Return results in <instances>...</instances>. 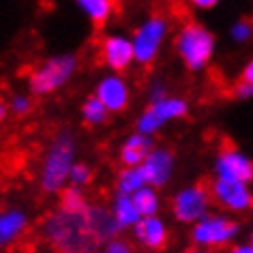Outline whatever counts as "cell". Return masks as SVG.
I'll return each instance as SVG.
<instances>
[{
  "label": "cell",
  "mask_w": 253,
  "mask_h": 253,
  "mask_svg": "<svg viewBox=\"0 0 253 253\" xmlns=\"http://www.w3.org/2000/svg\"><path fill=\"white\" fill-rule=\"evenodd\" d=\"M41 234L56 253H97L101 247L90 230L86 212H67L56 208L43 219Z\"/></svg>",
  "instance_id": "1"
},
{
  "label": "cell",
  "mask_w": 253,
  "mask_h": 253,
  "mask_svg": "<svg viewBox=\"0 0 253 253\" xmlns=\"http://www.w3.org/2000/svg\"><path fill=\"white\" fill-rule=\"evenodd\" d=\"M78 161V137L71 129L56 131L39 166V187L47 195H60L69 187V174Z\"/></svg>",
  "instance_id": "2"
},
{
  "label": "cell",
  "mask_w": 253,
  "mask_h": 253,
  "mask_svg": "<svg viewBox=\"0 0 253 253\" xmlns=\"http://www.w3.org/2000/svg\"><path fill=\"white\" fill-rule=\"evenodd\" d=\"M174 52L187 71L200 73L211 65L217 52V37L200 22H187L174 37Z\"/></svg>",
  "instance_id": "3"
},
{
  "label": "cell",
  "mask_w": 253,
  "mask_h": 253,
  "mask_svg": "<svg viewBox=\"0 0 253 253\" xmlns=\"http://www.w3.org/2000/svg\"><path fill=\"white\" fill-rule=\"evenodd\" d=\"M243 225L236 217L221 211L208 212L204 219H200L195 225L189 227V240L191 247L204 251H227L234 243H238Z\"/></svg>",
  "instance_id": "4"
},
{
  "label": "cell",
  "mask_w": 253,
  "mask_h": 253,
  "mask_svg": "<svg viewBox=\"0 0 253 253\" xmlns=\"http://www.w3.org/2000/svg\"><path fill=\"white\" fill-rule=\"evenodd\" d=\"M80 60L75 54H56L39 62L28 73V90L33 97H49L62 90L78 73Z\"/></svg>",
  "instance_id": "5"
},
{
  "label": "cell",
  "mask_w": 253,
  "mask_h": 253,
  "mask_svg": "<svg viewBox=\"0 0 253 253\" xmlns=\"http://www.w3.org/2000/svg\"><path fill=\"white\" fill-rule=\"evenodd\" d=\"M169 212L176 223L189 227L195 225L208 212H212V195L208 185L191 182V185L180 187L169 200Z\"/></svg>",
  "instance_id": "6"
},
{
  "label": "cell",
  "mask_w": 253,
  "mask_h": 253,
  "mask_svg": "<svg viewBox=\"0 0 253 253\" xmlns=\"http://www.w3.org/2000/svg\"><path fill=\"white\" fill-rule=\"evenodd\" d=\"M169 35V20L166 15H150L146 17L140 26L133 30L131 41H133L135 62L142 67H148L159 58L163 45Z\"/></svg>",
  "instance_id": "7"
},
{
  "label": "cell",
  "mask_w": 253,
  "mask_h": 253,
  "mask_svg": "<svg viewBox=\"0 0 253 253\" xmlns=\"http://www.w3.org/2000/svg\"><path fill=\"white\" fill-rule=\"evenodd\" d=\"M187 114H189V101L185 97H178V94H169V97L148 103L144 107L135 120V131L142 135L155 137L169 123L185 118Z\"/></svg>",
  "instance_id": "8"
},
{
  "label": "cell",
  "mask_w": 253,
  "mask_h": 253,
  "mask_svg": "<svg viewBox=\"0 0 253 253\" xmlns=\"http://www.w3.org/2000/svg\"><path fill=\"white\" fill-rule=\"evenodd\" d=\"M208 189H211V195H212V204L217 206L221 212H227V214H232V217H236V214H247L253 211L251 185L212 178Z\"/></svg>",
  "instance_id": "9"
},
{
  "label": "cell",
  "mask_w": 253,
  "mask_h": 253,
  "mask_svg": "<svg viewBox=\"0 0 253 253\" xmlns=\"http://www.w3.org/2000/svg\"><path fill=\"white\" fill-rule=\"evenodd\" d=\"M212 178L253 185V159L236 146L221 148L212 161Z\"/></svg>",
  "instance_id": "10"
},
{
  "label": "cell",
  "mask_w": 253,
  "mask_h": 253,
  "mask_svg": "<svg viewBox=\"0 0 253 253\" xmlns=\"http://www.w3.org/2000/svg\"><path fill=\"white\" fill-rule=\"evenodd\" d=\"M99 58L110 73H125L135 62L133 41L123 33H110L99 43Z\"/></svg>",
  "instance_id": "11"
},
{
  "label": "cell",
  "mask_w": 253,
  "mask_h": 253,
  "mask_svg": "<svg viewBox=\"0 0 253 253\" xmlns=\"http://www.w3.org/2000/svg\"><path fill=\"white\" fill-rule=\"evenodd\" d=\"M94 97L110 114H120L131 105V84L123 73H105L94 86Z\"/></svg>",
  "instance_id": "12"
},
{
  "label": "cell",
  "mask_w": 253,
  "mask_h": 253,
  "mask_svg": "<svg viewBox=\"0 0 253 253\" xmlns=\"http://www.w3.org/2000/svg\"><path fill=\"white\" fill-rule=\"evenodd\" d=\"M140 168L144 172V178H146V185L155 187V189H163L174 178L176 155L166 146H155Z\"/></svg>",
  "instance_id": "13"
},
{
  "label": "cell",
  "mask_w": 253,
  "mask_h": 253,
  "mask_svg": "<svg viewBox=\"0 0 253 253\" xmlns=\"http://www.w3.org/2000/svg\"><path fill=\"white\" fill-rule=\"evenodd\" d=\"M133 240L146 251H163L169 243V225L168 221L157 214V217H142L133 230Z\"/></svg>",
  "instance_id": "14"
},
{
  "label": "cell",
  "mask_w": 253,
  "mask_h": 253,
  "mask_svg": "<svg viewBox=\"0 0 253 253\" xmlns=\"http://www.w3.org/2000/svg\"><path fill=\"white\" fill-rule=\"evenodd\" d=\"M30 227L28 212L20 206L0 208V249L17 245Z\"/></svg>",
  "instance_id": "15"
},
{
  "label": "cell",
  "mask_w": 253,
  "mask_h": 253,
  "mask_svg": "<svg viewBox=\"0 0 253 253\" xmlns=\"http://www.w3.org/2000/svg\"><path fill=\"white\" fill-rule=\"evenodd\" d=\"M157 146L153 137L142 135V133H131L126 135L118 146V161L123 168H140L146 157L150 155V150Z\"/></svg>",
  "instance_id": "16"
},
{
  "label": "cell",
  "mask_w": 253,
  "mask_h": 253,
  "mask_svg": "<svg viewBox=\"0 0 253 253\" xmlns=\"http://www.w3.org/2000/svg\"><path fill=\"white\" fill-rule=\"evenodd\" d=\"M86 219L90 223V230L94 232V236L99 238V243L103 245L112 238H118L120 236V225L116 223L114 214L110 211V206H103V204H90L86 211Z\"/></svg>",
  "instance_id": "17"
},
{
  "label": "cell",
  "mask_w": 253,
  "mask_h": 253,
  "mask_svg": "<svg viewBox=\"0 0 253 253\" xmlns=\"http://www.w3.org/2000/svg\"><path fill=\"white\" fill-rule=\"evenodd\" d=\"M110 211L116 219V223L120 225V230H133V227L140 223L142 214L137 211L135 202L131 195H123V193H114V198L110 202Z\"/></svg>",
  "instance_id": "18"
},
{
  "label": "cell",
  "mask_w": 253,
  "mask_h": 253,
  "mask_svg": "<svg viewBox=\"0 0 253 253\" xmlns=\"http://www.w3.org/2000/svg\"><path fill=\"white\" fill-rule=\"evenodd\" d=\"M73 2L80 9V13L94 26H105L116 9L114 0H73Z\"/></svg>",
  "instance_id": "19"
},
{
  "label": "cell",
  "mask_w": 253,
  "mask_h": 253,
  "mask_svg": "<svg viewBox=\"0 0 253 253\" xmlns=\"http://www.w3.org/2000/svg\"><path fill=\"white\" fill-rule=\"evenodd\" d=\"M131 198H133V202H135V206H137V211H140L142 217H157V214L161 212L163 202H161L159 189L146 185V187H142L135 195H131Z\"/></svg>",
  "instance_id": "20"
},
{
  "label": "cell",
  "mask_w": 253,
  "mask_h": 253,
  "mask_svg": "<svg viewBox=\"0 0 253 253\" xmlns=\"http://www.w3.org/2000/svg\"><path fill=\"white\" fill-rule=\"evenodd\" d=\"M142 187H146L142 168H123L116 176V193L135 195Z\"/></svg>",
  "instance_id": "21"
},
{
  "label": "cell",
  "mask_w": 253,
  "mask_h": 253,
  "mask_svg": "<svg viewBox=\"0 0 253 253\" xmlns=\"http://www.w3.org/2000/svg\"><path fill=\"white\" fill-rule=\"evenodd\" d=\"M80 114H82L84 125H88V126H103L112 116V114L107 112V107L101 103L94 94L84 99V103H82V107H80Z\"/></svg>",
  "instance_id": "22"
},
{
  "label": "cell",
  "mask_w": 253,
  "mask_h": 253,
  "mask_svg": "<svg viewBox=\"0 0 253 253\" xmlns=\"http://www.w3.org/2000/svg\"><path fill=\"white\" fill-rule=\"evenodd\" d=\"M90 202L86 198V191L80 187H71L69 185L67 189H62L58 195V208L67 212H86Z\"/></svg>",
  "instance_id": "23"
},
{
  "label": "cell",
  "mask_w": 253,
  "mask_h": 253,
  "mask_svg": "<svg viewBox=\"0 0 253 253\" xmlns=\"http://www.w3.org/2000/svg\"><path fill=\"white\" fill-rule=\"evenodd\" d=\"M92 180V168L90 163L86 161H75V166L69 174V185L71 187H80V189H86Z\"/></svg>",
  "instance_id": "24"
},
{
  "label": "cell",
  "mask_w": 253,
  "mask_h": 253,
  "mask_svg": "<svg viewBox=\"0 0 253 253\" xmlns=\"http://www.w3.org/2000/svg\"><path fill=\"white\" fill-rule=\"evenodd\" d=\"M230 39L238 45H245L253 39V22L251 20H236L230 26Z\"/></svg>",
  "instance_id": "25"
},
{
  "label": "cell",
  "mask_w": 253,
  "mask_h": 253,
  "mask_svg": "<svg viewBox=\"0 0 253 253\" xmlns=\"http://www.w3.org/2000/svg\"><path fill=\"white\" fill-rule=\"evenodd\" d=\"M35 107V101H33V94H24V92H15L13 97L9 99V110L11 114L15 116H28Z\"/></svg>",
  "instance_id": "26"
},
{
  "label": "cell",
  "mask_w": 253,
  "mask_h": 253,
  "mask_svg": "<svg viewBox=\"0 0 253 253\" xmlns=\"http://www.w3.org/2000/svg\"><path fill=\"white\" fill-rule=\"evenodd\" d=\"M97 253H133V247H131L129 240L118 236V238H112V240H107V243H103Z\"/></svg>",
  "instance_id": "27"
},
{
  "label": "cell",
  "mask_w": 253,
  "mask_h": 253,
  "mask_svg": "<svg viewBox=\"0 0 253 253\" xmlns=\"http://www.w3.org/2000/svg\"><path fill=\"white\" fill-rule=\"evenodd\" d=\"M166 97H169L166 84H163L161 80L150 82V86H148V103H155V101H161V99H166Z\"/></svg>",
  "instance_id": "28"
},
{
  "label": "cell",
  "mask_w": 253,
  "mask_h": 253,
  "mask_svg": "<svg viewBox=\"0 0 253 253\" xmlns=\"http://www.w3.org/2000/svg\"><path fill=\"white\" fill-rule=\"evenodd\" d=\"M232 94L238 101H249V99H253V86L247 84V82H243V80H238L232 88Z\"/></svg>",
  "instance_id": "29"
},
{
  "label": "cell",
  "mask_w": 253,
  "mask_h": 253,
  "mask_svg": "<svg viewBox=\"0 0 253 253\" xmlns=\"http://www.w3.org/2000/svg\"><path fill=\"white\" fill-rule=\"evenodd\" d=\"M187 2L191 4L193 9H198V11H211V9L217 7L221 0H187Z\"/></svg>",
  "instance_id": "30"
},
{
  "label": "cell",
  "mask_w": 253,
  "mask_h": 253,
  "mask_svg": "<svg viewBox=\"0 0 253 253\" xmlns=\"http://www.w3.org/2000/svg\"><path fill=\"white\" fill-rule=\"evenodd\" d=\"M225 253H253V245H249V240H238Z\"/></svg>",
  "instance_id": "31"
},
{
  "label": "cell",
  "mask_w": 253,
  "mask_h": 253,
  "mask_svg": "<svg viewBox=\"0 0 253 253\" xmlns=\"http://www.w3.org/2000/svg\"><path fill=\"white\" fill-rule=\"evenodd\" d=\"M240 80L247 82V84H251L253 86V58H249L245 62V67H243V71H240Z\"/></svg>",
  "instance_id": "32"
},
{
  "label": "cell",
  "mask_w": 253,
  "mask_h": 253,
  "mask_svg": "<svg viewBox=\"0 0 253 253\" xmlns=\"http://www.w3.org/2000/svg\"><path fill=\"white\" fill-rule=\"evenodd\" d=\"M11 114V110H9V101H2L0 99V123H2L4 118H7Z\"/></svg>",
  "instance_id": "33"
},
{
  "label": "cell",
  "mask_w": 253,
  "mask_h": 253,
  "mask_svg": "<svg viewBox=\"0 0 253 253\" xmlns=\"http://www.w3.org/2000/svg\"><path fill=\"white\" fill-rule=\"evenodd\" d=\"M182 253H211V251H204V249H198V247H189V249H185Z\"/></svg>",
  "instance_id": "34"
},
{
  "label": "cell",
  "mask_w": 253,
  "mask_h": 253,
  "mask_svg": "<svg viewBox=\"0 0 253 253\" xmlns=\"http://www.w3.org/2000/svg\"><path fill=\"white\" fill-rule=\"evenodd\" d=\"M247 240H249V245H253V225H251V230H249V238H247Z\"/></svg>",
  "instance_id": "35"
},
{
  "label": "cell",
  "mask_w": 253,
  "mask_h": 253,
  "mask_svg": "<svg viewBox=\"0 0 253 253\" xmlns=\"http://www.w3.org/2000/svg\"><path fill=\"white\" fill-rule=\"evenodd\" d=\"M251 22H253V20H251Z\"/></svg>",
  "instance_id": "36"
}]
</instances>
